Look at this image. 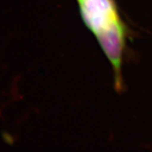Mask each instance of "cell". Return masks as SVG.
I'll return each instance as SVG.
<instances>
[{
  "mask_svg": "<svg viewBox=\"0 0 152 152\" xmlns=\"http://www.w3.org/2000/svg\"><path fill=\"white\" fill-rule=\"evenodd\" d=\"M96 37L112 65L116 87L120 88L122 86L121 68L125 41L123 23L120 20L116 21L104 30L97 33Z\"/></svg>",
  "mask_w": 152,
  "mask_h": 152,
  "instance_id": "obj_1",
  "label": "cell"
},
{
  "mask_svg": "<svg viewBox=\"0 0 152 152\" xmlns=\"http://www.w3.org/2000/svg\"><path fill=\"white\" fill-rule=\"evenodd\" d=\"M86 26L96 35L120 20L113 0H77Z\"/></svg>",
  "mask_w": 152,
  "mask_h": 152,
  "instance_id": "obj_2",
  "label": "cell"
}]
</instances>
